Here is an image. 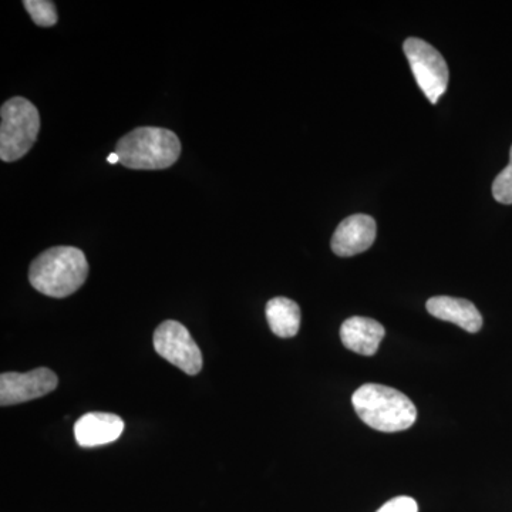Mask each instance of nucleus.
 <instances>
[{
    "label": "nucleus",
    "instance_id": "1",
    "mask_svg": "<svg viewBox=\"0 0 512 512\" xmlns=\"http://www.w3.org/2000/svg\"><path fill=\"white\" fill-rule=\"evenodd\" d=\"M89 262L82 249L55 247L37 256L29 269V281L37 292L50 298H67L82 288Z\"/></svg>",
    "mask_w": 512,
    "mask_h": 512
},
{
    "label": "nucleus",
    "instance_id": "2",
    "mask_svg": "<svg viewBox=\"0 0 512 512\" xmlns=\"http://www.w3.org/2000/svg\"><path fill=\"white\" fill-rule=\"evenodd\" d=\"M352 404L363 423L383 433L410 429L417 420L412 400L383 384H363L353 393Z\"/></svg>",
    "mask_w": 512,
    "mask_h": 512
},
{
    "label": "nucleus",
    "instance_id": "3",
    "mask_svg": "<svg viewBox=\"0 0 512 512\" xmlns=\"http://www.w3.org/2000/svg\"><path fill=\"white\" fill-rule=\"evenodd\" d=\"M116 153L120 164L131 170H164L177 163L181 143L167 128L138 127L120 138Z\"/></svg>",
    "mask_w": 512,
    "mask_h": 512
},
{
    "label": "nucleus",
    "instance_id": "4",
    "mask_svg": "<svg viewBox=\"0 0 512 512\" xmlns=\"http://www.w3.org/2000/svg\"><path fill=\"white\" fill-rule=\"evenodd\" d=\"M0 158L13 163L29 153L40 130V116L35 104L23 97H13L0 109Z\"/></svg>",
    "mask_w": 512,
    "mask_h": 512
},
{
    "label": "nucleus",
    "instance_id": "5",
    "mask_svg": "<svg viewBox=\"0 0 512 512\" xmlns=\"http://www.w3.org/2000/svg\"><path fill=\"white\" fill-rule=\"evenodd\" d=\"M404 55L409 60L414 79L430 103L436 104L446 93L448 86V67L443 55L419 37L404 40Z\"/></svg>",
    "mask_w": 512,
    "mask_h": 512
},
{
    "label": "nucleus",
    "instance_id": "6",
    "mask_svg": "<svg viewBox=\"0 0 512 512\" xmlns=\"http://www.w3.org/2000/svg\"><path fill=\"white\" fill-rule=\"evenodd\" d=\"M154 349L158 355L177 366L188 376H195L202 370V353L190 332L175 320H165L153 336Z\"/></svg>",
    "mask_w": 512,
    "mask_h": 512
},
{
    "label": "nucleus",
    "instance_id": "7",
    "mask_svg": "<svg viewBox=\"0 0 512 512\" xmlns=\"http://www.w3.org/2000/svg\"><path fill=\"white\" fill-rule=\"evenodd\" d=\"M59 379L47 367H39L28 373H2L0 375V404L13 406L40 399L56 390Z\"/></svg>",
    "mask_w": 512,
    "mask_h": 512
},
{
    "label": "nucleus",
    "instance_id": "8",
    "mask_svg": "<svg viewBox=\"0 0 512 512\" xmlns=\"http://www.w3.org/2000/svg\"><path fill=\"white\" fill-rule=\"evenodd\" d=\"M376 232V221L370 215H350L336 228L332 251L342 258L362 254L375 244Z\"/></svg>",
    "mask_w": 512,
    "mask_h": 512
},
{
    "label": "nucleus",
    "instance_id": "9",
    "mask_svg": "<svg viewBox=\"0 0 512 512\" xmlns=\"http://www.w3.org/2000/svg\"><path fill=\"white\" fill-rule=\"evenodd\" d=\"M124 431V421L113 413H87L74 424V437L82 447L113 443Z\"/></svg>",
    "mask_w": 512,
    "mask_h": 512
},
{
    "label": "nucleus",
    "instance_id": "10",
    "mask_svg": "<svg viewBox=\"0 0 512 512\" xmlns=\"http://www.w3.org/2000/svg\"><path fill=\"white\" fill-rule=\"evenodd\" d=\"M386 335L382 323L365 316H353L343 322L340 339L346 349L357 355L373 356Z\"/></svg>",
    "mask_w": 512,
    "mask_h": 512
},
{
    "label": "nucleus",
    "instance_id": "11",
    "mask_svg": "<svg viewBox=\"0 0 512 512\" xmlns=\"http://www.w3.org/2000/svg\"><path fill=\"white\" fill-rule=\"evenodd\" d=\"M426 308L434 318L454 323L468 333H477L483 328V316L467 299L434 296L427 301Z\"/></svg>",
    "mask_w": 512,
    "mask_h": 512
},
{
    "label": "nucleus",
    "instance_id": "12",
    "mask_svg": "<svg viewBox=\"0 0 512 512\" xmlns=\"http://www.w3.org/2000/svg\"><path fill=\"white\" fill-rule=\"evenodd\" d=\"M265 312L269 328L278 338L288 339L298 335L302 318L298 303L279 296L266 303Z\"/></svg>",
    "mask_w": 512,
    "mask_h": 512
},
{
    "label": "nucleus",
    "instance_id": "13",
    "mask_svg": "<svg viewBox=\"0 0 512 512\" xmlns=\"http://www.w3.org/2000/svg\"><path fill=\"white\" fill-rule=\"evenodd\" d=\"M33 22L40 28H52L57 23L56 5L49 0H25L23 2Z\"/></svg>",
    "mask_w": 512,
    "mask_h": 512
},
{
    "label": "nucleus",
    "instance_id": "14",
    "mask_svg": "<svg viewBox=\"0 0 512 512\" xmlns=\"http://www.w3.org/2000/svg\"><path fill=\"white\" fill-rule=\"evenodd\" d=\"M493 195L501 204H512V147L510 151V164L495 177Z\"/></svg>",
    "mask_w": 512,
    "mask_h": 512
},
{
    "label": "nucleus",
    "instance_id": "15",
    "mask_svg": "<svg viewBox=\"0 0 512 512\" xmlns=\"http://www.w3.org/2000/svg\"><path fill=\"white\" fill-rule=\"evenodd\" d=\"M377 512H419V505L414 498L400 495L387 501Z\"/></svg>",
    "mask_w": 512,
    "mask_h": 512
},
{
    "label": "nucleus",
    "instance_id": "16",
    "mask_svg": "<svg viewBox=\"0 0 512 512\" xmlns=\"http://www.w3.org/2000/svg\"><path fill=\"white\" fill-rule=\"evenodd\" d=\"M107 161H109L110 164L120 163L119 154H117L116 151H114V153L109 154V157H107Z\"/></svg>",
    "mask_w": 512,
    "mask_h": 512
}]
</instances>
